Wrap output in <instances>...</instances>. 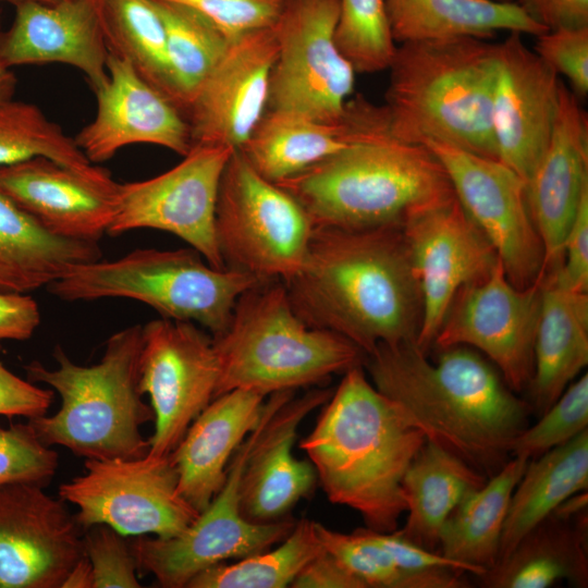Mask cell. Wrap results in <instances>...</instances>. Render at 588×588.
I'll use <instances>...</instances> for the list:
<instances>
[{
    "instance_id": "obj_1",
    "label": "cell",
    "mask_w": 588,
    "mask_h": 588,
    "mask_svg": "<svg viewBox=\"0 0 588 588\" xmlns=\"http://www.w3.org/2000/svg\"><path fill=\"white\" fill-rule=\"evenodd\" d=\"M439 351L431 362L415 341L379 344L364 366L376 389L404 411L426 440L489 478L512 457L531 407L476 350L455 345Z\"/></svg>"
},
{
    "instance_id": "obj_2",
    "label": "cell",
    "mask_w": 588,
    "mask_h": 588,
    "mask_svg": "<svg viewBox=\"0 0 588 588\" xmlns=\"http://www.w3.org/2000/svg\"><path fill=\"white\" fill-rule=\"evenodd\" d=\"M283 283L306 324L340 334L366 355L379 344L416 342L421 296L401 224L314 226L304 265Z\"/></svg>"
},
{
    "instance_id": "obj_3",
    "label": "cell",
    "mask_w": 588,
    "mask_h": 588,
    "mask_svg": "<svg viewBox=\"0 0 588 588\" xmlns=\"http://www.w3.org/2000/svg\"><path fill=\"white\" fill-rule=\"evenodd\" d=\"M363 366L343 373L299 448L330 502L356 511L367 528L390 532L405 513L402 480L426 437Z\"/></svg>"
},
{
    "instance_id": "obj_4",
    "label": "cell",
    "mask_w": 588,
    "mask_h": 588,
    "mask_svg": "<svg viewBox=\"0 0 588 588\" xmlns=\"http://www.w3.org/2000/svg\"><path fill=\"white\" fill-rule=\"evenodd\" d=\"M277 185L314 226L351 230L402 224L412 211L454 193L437 157L393 137L383 106L376 105L352 144Z\"/></svg>"
},
{
    "instance_id": "obj_5",
    "label": "cell",
    "mask_w": 588,
    "mask_h": 588,
    "mask_svg": "<svg viewBox=\"0 0 588 588\" xmlns=\"http://www.w3.org/2000/svg\"><path fill=\"white\" fill-rule=\"evenodd\" d=\"M497 63L498 45L477 37L401 44L388 68L390 134L498 159L491 122Z\"/></svg>"
},
{
    "instance_id": "obj_6",
    "label": "cell",
    "mask_w": 588,
    "mask_h": 588,
    "mask_svg": "<svg viewBox=\"0 0 588 588\" xmlns=\"http://www.w3.org/2000/svg\"><path fill=\"white\" fill-rule=\"evenodd\" d=\"M143 326L113 333L101 359L90 366L71 360L57 345L56 369L32 362L24 368L32 382L51 387L61 397L52 416L28 419L39 440L86 460L139 458L150 448L140 427L155 419L139 388Z\"/></svg>"
},
{
    "instance_id": "obj_7",
    "label": "cell",
    "mask_w": 588,
    "mask_h": 588,
    "mask_svg": "<svg viewBox=\"0 0 588 588\" xmlns=\"http://www.w3.org/2000/svg\"><path fill=\"white\" fill-rule=\"evenodd\" d=\"M212 340L220 364L215 397L235 389L266 396L295 391L364 365L366 357L340 334L306 324L281 280L246 290L225 330Z\"/></svg>"
},
{
    "instance_id": "obj_8",
    "label": "cell",
    "mask_w": 588,
    "mask_h": 588,
    "mask_svg": "<svg viewBox=\"0 0 588 588\" xmlns=\"http://www.w3.org/2000/svg\"><path fill=\"white\" fill-rule=\"evenodd\" d=\"M258 282L246 272L210 266L194 248H143L76 266L47 290L64 302L134 299L161 318L197 322L216 336L228 327L237 298Z\"/></svg>"
},
{
    "instance_id": "obj_9",
    "label": "cell",
    "mask_w": 588,
    "mask_h": 588,
    "mask_svg": "<svg viewBox=\"0 0 588 588\" xmlns=\"http://www.w3.org/2000/svg\"><path fill=\"white\" fill-rule=\"evenodd\" d=\"M313 231L302 205L259 175L235 149L222 172L215 211L225 268L284 282L304 265Z\"/></svg>"
},
{
    "instance_id": "obj_10",
    "label": "cell",
    "mask_w": 588,
    "mask_h": 588,
    "mask_svg": "<svg viewBox=\"0 0 588 588\" xmlns=\"http://www.w3.org/2000/svg\"><path fill=\"white\" fill-rule=\"evenodd\" d=\"M339 9L340 0H286L273 25L278 53L267 110L342 120L356 72L335 42Z\"/></svg>"
},
{
    "instance_id": "obj_11",
    "label": "cell",
    "mask_w": 588,
    "mask_h": 588,
    "mask_svg": "<svg viewBox=\"0 0 588 588\" xmlns=\"http://www.w3.org/2000/svg\"><path fill=\"white\" fill-rule=\"evenodd\" d=\"M85 473L59 487L60 498L77 507L83 530L106 524L124 536L172 537L199 512L179 492L170 456L86 460Z\"/></svg>"
},
{
    "instance_id": "obj_12",
    "label": "cell",
    "mask_w": 588,
    "mask_h": 588,
    "mask_svg": "<svg viewBox=\"0 0 588 588\" xmlns=\"http://www.w3.org/2000/svg\"><path fill=\"white\" fill-rule=\"evenodd\" d=\"M253 440L254 430L231 458L220 491L186 529L167 538L143 535L131 540L137 569L152 574L163 588H186L204 569L265 551L286 538L296 523L290 516L255 524L241 513L240 483Z\"/></svg>"
},
{
    "instance_id": "obj_13",
    "label": "cell",
    "mask_w": 588,
    "mask_h": 588,
    "mask_svg": "<svg viewBox=\"0 0 588 588\" xmlns=\"http://www.w3.org/2000/svg\"><path fill=\"white\" fill-rule=\"evenodd\" d=\"M440 161L453 192L501 260L507 279L524 289L543 277V247L530 216L527 183L498 159L440 142L424 144Z\"/></svg>"
},
{
    "instance_id": "obj_14",
    "label": "cell",
    "mask_w": 588,
    "mask_h": 588,
    "mask_svg": "<svg viewBox=\"0 0 588 588\" xmlns=\"http://www.w3.org/2000/svg\"><path fill=\"white\" fill-rule=\"evenodd\" d=\"M234 150L193 145L172 169L148 180L119 183L107 234L166 231L188 243L210 266L225 268L216 238L215 211L220 179Z\"/></svg>"
},
{
    "instance_id": "obj_15",
    "label": "cell",
    "mask_w": 588,
    "mask_h": 588,
    "mask_svg": "<svg viewBox=\"0 0 588 588\" xmlns=\"http://www.w3.org/2000/svg\"><path fill=\"white\" fill-rule=\"evenodd\" d=\"M401 228L421 296L416 344L427 353L457 293L488 277L498 256L454 193L412 211Z\"/></svg>"
},
{
    "instance_id": "obj_16",
    "label": "cell",
    "mask_w": 588,
    "mask_h": 588,
    "mask_svg": "<svg viewBox=\"0 0 588 588\" xmlns=\"http://www.w3.org/2000/svg\"><path fill=\"white\" fill-rule=\"evenodd\" d=\"M219 377L213 340L194 322L160 318L143 326L139 388L155 415L148 455L172 453L215 399Z\"/></svg>"
},
{
    "instance_id": "obj_17",
    "label": "cell",
    "mask_w": 588,
    "mask_h": 588,
    "mask_svg": "<svg viewBox=\"0 0 588 588\" xmlns=\"http://www.w3.org/2000/svg\"><path fill=\"white\" fill-rule=\"evenodd\" d=\"M541 291L542 281L524 289L512 284L498 258L488 277L457 293L432 346L474 348L495 366L515 393L527 390Z\"/></svg>"
},
{
    "instance_id": "obj_18",
    "label": "cell",
    "mask_w": 588,
    "mask_h": 588,
    "mask_svg": "<svg viewBox=\"0 0 588 588\" xmlns=\"http://www.w3.org/2000/svg\"><path fill=\"white\" fill-rule=\"evenodd\" d=\"M85 555L83 528L42 487L0 488V588H61Z\"/></svg>"
},
{
    "instance_id": "obj_19",
    "label": "cell",
    "mask_w": 588,
    "mask_h": 588,
    "mask_svg": "<svg viewBox=\"0 0 588 588\" xmlns=\"http://www.w3.org/2000/svg\"><path fill=\"white\" fill-rule=\"evenodd\" d=\"M331 394L330 389H313L299 397L295 391L268 395L240 483L241 513L248 522L281 520L314 490L316 470L310 461L294 456L293 445L301 424Z\"/></svg>"
},
{
    "instance_id": "obj_20",
    "label": "cell",
    "mask_w": 588,
    "mask_h": 588,
    "mask_svg": "<svg viewBox=\"0 0 588 588\" xmlns=\"http://www.w3.org/2000/svg\"><path fill=\"white\" fill-rule=\"evenodd\" d=\"M522 35L497 44L491 122L498 159L527 182L550 143L563 81Z\"/></svg>"
},
{
    "instance_id": "obj_21",
    "label": "cell",
    "mask_w": 588,
    "mask_h": 588,
    "mask_svg": "<svg viewBox=\"0 0 588 588\" xmlns=\"http://www.w3.org/2000/svg\"><path fill=\"white\" fill-rule=\"evenodd\" d=\"M277 53L273 27L230 41L185 111L193 145L240 149L246 143L267 111Z\"/></svg>"
},
{
    "instance_id": "obj_22",
    "label": "cell",
    "mask_w": 588,
    "mask_h": 588,
    "mask_svg": "<svg viewBox=\"0 0 588 588\" xmlns=\"http://www.w3.org/2000/svg\"><path fill=\"white\" fill-rule=\"evenodd\" d=\"M108 79L95 93L97 111L74 140L94 164L123 147L150 144L181 156L192 148L188 122L177 106L148 83L125 58L109 52Z\"/></svg>"
},
{
    "instance_id": "obj_23",
    "label": "cell",
    "mask_w": 588,
    "mask_h": 588,
    "mask_svg": "<svg viewBox=\"0 0 588 588\" xmlns=\"http://www.w3.org/2000/svg\"><path fill=\"white\" fill-rule=\"evenodd\" d=\"M117 183L110 172L87 175L37 157L0 167V189L50 233L98 243L113 219Z\"/></svg>"
},
{
    "instance_id": "obj_24",
    "label": "cell",
    "mask_w": 588,
    "mask_h": 588,
    "mask_svg": "<svg viewBox=\"0 0 588 588\" xmlns=\"http://www.w3.org/2000/svg\"><path fill=\"white\" fill-rule=\"evenodd\" d=\"M526 183L543 247V280L561 266L565 237L588 192V115L564 83L550 143Z\"/></svg>"
},
{
    "instance_id": "obj_25",
    "label": "cell",
    "mask_w": 588,
    "mask_h": 588,
    "mask_svg": "<svg viewBox=\"0 0 588 588\" xmlns=\"http://www.w3.org/2000/svg\"><path fill=\"white\" fill-rule=\"evenodd\" d=\"M108 45L97 0L26 2L15 7L7 30L0 29V63H63L78 69L94 91L108 79Z\"/></svg>"
},
{
    "instance_id": "obj_26",
    "label": "cell",
    "mask_w": 588,
    "mask_h": 588,
    "mask_svg": "<svg viewBox=\"0 0 588 588\" xmlns=\"http://www.w3.org/2000/svg\"><path fill=\"white\" fill-rule=\"evenodd\" d=\"M267 397L244 389L218 395L169 455L179 475V492L199 513L222 488L230 461L259 424Z\"/></svg>"
},
{
    "instance_id": "obj_27",
    "label": "cell",
    "mask_w": 588,
    "mask_h": 588,
    "mask_svg": "<svg viewBox=\"0 0 588 588\" xmlns=\"http://www.w3.org/2000/svg\"><path fill=\"white\" fill-rule=\"evenodd\" d=\"M488 588L587 587V491L563 502L493 568L478 576Z\"/></svg>"
},
{
    "instance_id": "obj_28",
    "label": "cell",
    "mask_w": 588,
    "mask_h": 588,
    "mask_svg": "<svg viewBox=\"0 0 588 588\" xmlns=\"http://www.w3.org/2000/svg\"><path fill=\"white\" fill-rule=\"evenodd\" d=\"M371 105L362 96L347 100L336 123L267 110L238 150L259 175L280 183L352 144Z\"/></svg>"
},
{
    "instance_id": "obj_29",
    "label": "cell",
    "mask_w": 588,
    "mask_h": 588,
    "mask_svg": "<svg viewBox=\"0 0 588 588\" xmlns=\"http://www.w3.org/2000/svg\"><path fill=\"white\" fill-rule=\"evenodd\" d=\"M98 243L47 231L0 189V292L29 293L101 259Z\"/></svg>"
},
{
    "instance_id": "obj_30",
    "label": "cell",
    "mask_w": 588,
    "mask_h": 588,
    "mask_svg": "<svg viewBox=\"0 0 588 588\" xmlns=\"http://www.w3.org/2000/svg\"><path fill=\"white\" fill-rule=\"evenodd\" d=\"M588 365V294L542 283L527 390L531 409L542 414Z\"/></svg>"
},
{
    "instance_id": "obj_31",
    "label": "cell",
    "mask_w": 588,
    "mask_h": 588,
    "mask_svg": "<svg viewBox=\"0 0 588 588\" xmlns=\"http://www.w3.org/2000/svg\"><path fill=\"white\" fill-rule=\"evenodd\" d=\"M487 479L458 455L426 440L402 480L407 516L400 530L420 547L438 552L446 518Z\"/></svg>"
},
{
    "instance_id": "obj_32",
    "label": "cell",
    "mask_w": 588,
    "mask_h": 588,
    "mask_svg": "<svg viewBox=\"0 0 588 588\" xmlns=\"http://www.w3.org/2000/svg\"><path fill=\"white\" fill-rule=\"evenodd\" d=\"M395 42L455 37L489 39L500 30L547 32L515 2L492 0H385Z\"/></svg>"
},
{
    "instance_id": "obj_33",
    "label": "cell",
    "mask_w": 588,
    "mask_h": 588,
    "mask_svg": "<svg viewBox=\"0 0 588 588\" xmlns=\"http://www.w3.org/2000/svg\"><path fill=\"white\" fill-rule=\"evenodd\" d=\"M587 488L588 429L528 462L511 497L498 563L563 502Z\"/></svg>"
},
{
    "instance_id": "obj_34",
    "label": "cell",
    "mask_w": 588,
    "mask_h": 588,
    "mask_svg": "<svg viewBox=\"0 0 588 588\" xmlns=\"http://www.w3.org/2000/svg\"><path fill=\"white\" fill-rule=\"evenodd\" d=\"M528 462L512 456L458 503L441 529L440 554L463 564L475 576L497 565L511 497Z\"/></svg>"
},
{
    "instance_id": "obj_35",
    "label": "cell",
    "mask_w": 588,
    "mask_h": 588,
    "mask_svg": "<svg viewBox=\"0 0 588 588\" xmlns=\"http://www.w3.org/2000/svg\"><path fill=\"white\" fill-rule=\"evenodd\" d=\"M151 1L166 28L164 94L185 115L231 40L210 21L187 7Z\"/></svg>"
},
{
    "instance_id": "obj_36",
    "label": "cell",
    "mask_w": 588,
    "mask_h": 588,
    "mask_svg": "<svg viewBox=\"0 0 588 588\" xmlns=\"http://www.w3.org/2000/svg\"><path fill=\"white\" fill-rule=\"evenodd\" d=\"M315 522L301 519L274 548L242 558L232 564L219 563L197 574L186 588H284L323 551Z\"/></svg>"
},
{
    "instance_id": "obj_37",
    "label": "cell",
    "mask_w": 588,
    "mask_h": 588,
    "mask_svg": "<svg viewBox=\"0 0 588 588\" xmlns=\"http://www.w3.org/2000/svg\"><path fill=\"white\" fill-rule=\"evenodd\" d=\"M322 548L334 555L366 588H467L464 571L443 568L428 573L402 569L367 527L340 532L315 522Z\"/></svg>"
},
{
    "instance_id": "obj_38",
    "label": "cell",
    "mask_w": 588,
    "mask_h": 588,
    "mask_svg": "<svg viewBox=\"0 0 588 588\" xmlns=\"http://www.w3.org/2000/svg\"><path fill=\"white\" fill-rule=\"evenodd\" d=\"M97 7L109 52L164 94L166 28L152 1L97 0Z\"/></svg>"
},
{
    "instance_id": "obj_39",
    "label": "cell",
    "mask_w": 588,
    "mask_h": 588,
    "mask_svg": "<svg viewBox=\"0 0 588 588\" xmlns=\"http://www.w3.org/2000/svg\"><path fill=\"white\" fill-rule=\"evenodd\" d=\"M42 157L87 175L108 170L93 164L73 137L35 105L8 99L0 102V167Z\"/></svg>"
},
{
    "instance_id": "obj_40",
    "label": "cell",
    "mask_w": 588,
    "mask_h": 588,
    "mask_svg": "<svg viewBox=\"0 0 588 588\" xmlns=\"http://www.w3.org/2000/svg\"><path fill=\"white\" fill-rule=\"evenodd\" d=\"M334 38L356 73L388 70L396 46L385 0H340Z\"/></svg>"
},
{
    "instance_id": "obj_41",
    "label": "cell",
    "mask_w": 588,
    "mask_h": 588,
    "mask_svg": "<svg viewBox=\"0 0 588 588\" xmlns=\"http://www.w3.org/2000/svg\"><path fill=\"white\" fill-rule=\"evenodd\" d=\"M515 439L511 456L532 460L588 429V373L572 381L561 395Z\"/></svg>"
},
{
    "instance_id": "obj_42",
    "label": "cell",
    "mask_w": 588,
    "mask_h": 588,
    "mask_svg": "<svg viewBox=\"0 0 588 588\" xmlns=\"http://www.w3.org/2000/svg\"><path fill=\"white\" fill-rule=\"evenodd\" d=\"M59 455L44 444L27 421L0 425V488L15 483L46 486L57 473Z\"/></svg>"
},
{
    "instance_id": "obj_43",
    "label": "cell",
    "mask_w": 588,
    "mask_h": 588,
    "mask_svg": "<svg viewBox=\"0 0 588 588\" xmlns=\"http://www.w3.org/2000/svg\"><path fill=\"white\" fill-rule=\"evenodd\" d=\"M85 555L94 574V588H139L131 540L106 524L83 530Z\"/></svg>"
},
{
    "instance_id": "obj_44",
    "label": "cell",
    "mask_w": 588,
    "mask_h": 588,
    "mask_svg": "<svg viewBox=\"0 0 588 588\" xmlns=\"http://www.w3.org/2000/svg\"><path fill=\"white\" fill-rule=\"evenodd\" d=\"M181 4L201 14L230 40L252 30L273 27L286 0H157Z\"/></svg>"
},
{
    "instance_id": "obj_45",
    "label": "cell",
    "mask_w": 588,
    "mask_h": 588,
    "mask_svg": "<svg viewBox=\"0 0 588 588\" xmlns=\"http://www.w3.org/2000/svg\"><path fill=\"white\" fill-rule=\"evenodd\" d=\"M534 51L558 75H564L572 93L588 94V27L547 30L538 36Z\"/></svg>"
},
{
    "instance_id": "obj_46",
    "label": "cell",
    "mask_w": 588,
    "mask_h": 588,
    "mask_svg": "<svg viewBox=\"0 0 588 588\" xmlns=\"http://www.w3.org/2000/svg\"><path fill=\"white\" fill-rule=\"evenodd\" d=\"M546 285L571 292L588 290V192L580 200L576 217L563 244L561 266L542 280Z\"/></svg>"
},
{
    "instance_id": "obj_47",
    "label": "cell",
    "mask_w": 588,
    "mask_h": 588,
    "mask_svg": "<svg viewBox=\"0 0 588 588\" xmlns=\"http://www.w3.org/2000/svg\"><path fill=\"white\" fill-rule=\"evenodd\" d=\"M52 401V390L17 377L0 362V415L27 419L44 416Z\"/></svg>"
},
{
    "instance_id": "obj_48",
    "label": "cell",
    "mask_w": 588,
    "mask_h": 588,
    "mask_svg": "<svg viewBox=\"0 0 588 588\" xmlns=\"http://www.w3.org/2000/svg\"><path fill=\"white\" fill-rule=\"evenodd\" d=\"M370 529V528H369ZM371 530L372 537L389 552L404 571L428 573L443 568H456L469 573L461 563L450 560L437 551L420 547L407 539L401 530L381 532Z\"/></svg>"
},
{
    "instance_id": "obj_49",
    "label": "cell",
    "mask_w": 588,
    "mask_h": 588,
    "mask_svg": "<svg viewBox=\"0 0 588 588\" xmlns=\"http://www.w3.org/2000/svg\"><path fill=\"white\" fill-rule=\"evenodd\" d=\"M37 302L27 293L0 292V341H25L40 323Z\"/></svg>"
},
{
    "instance_id": "obj_50",
    "label": "cell",
    "mask_w": 588,
    "mask_h": 588,
    "mask_svg": "<svg viewBox=\"0 0 588 588\" xmlns=\"http://www.w3.org/2000/svg\"><path fill=\"white\" fill-rule=\"evenodd\" d=\"M546 30L588 27V0H514Z\"/></svg>"
},
{
    "instance_id": "obj_51",
    "label": "cell",
    "mask_w": 588,
    "mask_h": 588,
    "mask_svg": "<svg viewBox=\"0 0 588 588\" xmlns=\"http://www.w3.org/2000/svg\"><path fill=\"white\" fill-rule=\"evenodd\" d=\"M293 588H366L334 555L323 549L292 581Z\"/></svg>"
},
{
    "instance_id": "obj_52",
    "label": "cell",
    "mask_w": 588,
    "mask_h": 588,
    "mask_svg": "<svg viewBox=\"0 0 588 588\" xmlns=\"http://www.w3.org/2000/svg\"><path fill=\"white\" fill-rule=\"evenodd\" d=\"M61 588H94L93 567L86 555L71 568Z\"/></svg>"
},
{
    "instance_id": "obj_53",
    "label": "cell",
    "mask_w": 588,
    "mask_h": 588,
    "mask_svg": "<svg viewBox=\"0 0 588 588\" xmlns=\"http://www.w3.org/2000/svg\"><path fill=\"white\" fill-rule=\"evenodd\" d=\"M16 87L14 73L0 63V102L11 99Z\"/></svg>"
},
{
    "instance_id": "obj_54",
    "label": "cell",
    "mask_w": 588,
    "mask_h": 588,
    "mask_svg": "<svg viewBox=\"0 0 588 588\" xmlns=\"http://www.w3.org/2000/svg\"><path fill=\"white\" fill-rule=\"evenodd\" d=\"M61 0H0V2H7L10 4H13L14 7H17L22 3L26 2H38V3H45V4H56L60 2Z\"/></svg>"
},
{
    "instance_id": "obj_55",
    "label": "cell",
    "mask_w": 588,
    "mask_h": 588,
    "mask_svg": "<svg viewBox=\"0 0 588 588\" xmlns=\"http://www.w3.org/2000/svg\"><path fill=\"white\" fill-rule=\"evenodd\" d=\"M492 1H497V2H514V0H492Z\"/></svg>"
},
{
    "instance_id": "obj_56",
    "label": "cell",
    "mask_w": 588,
    "mask_h": 588,
    "mask_svg": "<svg viewBox=\"0 0 588 588\" xmlns=\"http://www.w3.org/2000/svg\"><path fill=\"white\" fill-rule=\"evenodd\" d=\"M0 29H1V12H0Z\"/></svg>"
}]
</instances>
